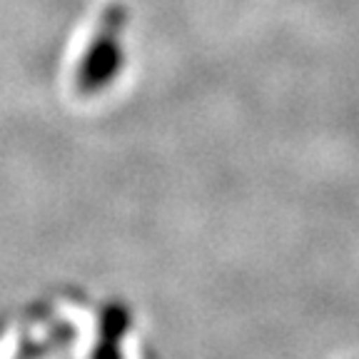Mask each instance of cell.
<instances>
[{"label": "cell", "instance_id": "6da1fadb", "mask_svg": "<svg viewBox=\"0 0 359 359\" xmlns=\"http://www.w3.org/2000/svg\"><path fill=\"white\" fill-rule=\"evenodd\" d=\"M123 30L125 8L110 6L102 13V20L97 22L95 33H93L88 48L80 55L78 67H75V90H78V95H100L120 78L125 67Z\"/></svg>", "mask_w": 359, "mask_h": 359}]
</instances>
